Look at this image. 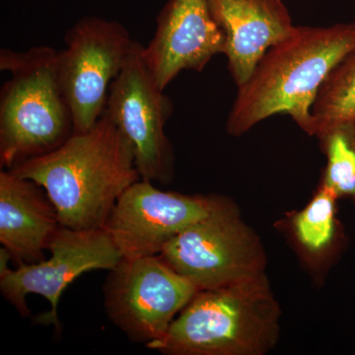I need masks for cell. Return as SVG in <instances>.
<instances>
[{"label":"cell","mask_w":355,"mask_h":355,"mask_svg":"<svg viewBox=\"0 0 355 355\" xmlns=\"http://www.w3.org/2000/svg\"><path fill=\"white\" fill-rule=\"evenodd\" d=\"M8 171L39 184L60 225L77 230L104 227L121 193L141 179L127 140L105 113L87 132Z\"/></svg>","instance_id":"obj_1"},{"label":"cell","mask_w":355,"mask_h":355,"mask_svg":"<svg viewBox=\"0 0 355 355\" xmlns=\"http://www.w3.org/2000/svg\"><path fill=\"white\" fill-rule=\"evenodd\" d=\"M355 49V23L331 27L297 26L266 51L239 86L226 130L241 135L277 114H288L312 135L311 108L331 70Z\"/></svg>","instance_id":"obj_2"},{"label":"cell","mask_w":355,"mask_h":355,"mask_svg":"<svg viewBox=\"0 0 355 355\" xmlns=\"http://www.w3.org/2000/svg\"><path fill=\"white\" fill-rule=\"evenodd\" d=\"M280 310L266 275L197 292L147 349L167 355H259L273 347Z\"/></svg>","instance_id":"obj_3"},{"label":"cell","mask_w":355,"mask_h":355,"mask_svg":"<svg viewBox=\"0 0 355 355\" xmlns=\"http://www.w3.org/2000/svg\"><path fill=\"white\" fill-rule=\"evenodd\" d=\"M58 51L0 50L10 78L0 93V166L9 170L55 150L73 135L71 111L58 83Z\"/></svg>","instance_id":"obj_4"},{"label":"cell","mask_w":355,"mask_h":355,"mask_svg":"<svg viewBox=\"0 0 355 355\" xmlns=\"http://www.w3.org/2000/svg\"><path fill=\"white\" fill-rule=\"evenodd\" d=\"M158 256L198 291L265 275L266 256L258 237L228 202L175 236Z\"/></svg>","instance_id":"obj_5"},{"label":"cell","mask_w":355,"mask_h":355,"mask_svg":"<svg viewBox=\"0 0 355 355\" xmlns=\"http://www.w3.org/2000/svg\"><path fill=\"white\" fill-rule=\"evenodd\" d=\"M135 42L125 26L91 16L77 21L65 34V48L58 51L57 74L74 132H87L104 114L110 88Z\"/></svg>","instance_id":"obj_6"},{"label":"cell","mask_w":355,"mask_h":355,"mask_svg":"<svg viewBox=\"0 0 355 355\" xmlns=\"http://www.w3.org/2000/svg\"><path fill=\"white\" fill-rule=\"evenodd\" d=\"M142 50L144 46L135 41L112 83L104 113L127 140L141 179L167 184L174 174V153L165 125L174 105L154 80Z\"/></svg>","instance_id":"obj_7"},{"label":"cell","mask_w":355,"mask_h":355,"mask_svg":"<svg viewBox=\"0 0 355 355\" xmlns=\"http://www.w3.org/2000/svg\"><path fill=\"white\" fill-rule=\"evenodd\" d=\"M198 291L159 256L121 259L105 282V308L116 328L146 345L164 336Z\"/></svg>","instance_id":"obj_8"},{"label":"cell","mask_w":355,"mask_h":355,"mask_svg":"<svg viewBox=\"0 0 355 355\" xmlns=\"http://www.w3.org/2000/svg\"><path fill=\"white\" fill-rule=\"evenodd\" d=\"M51 257L17 268L0 272V291L3 297L23 317L30 315L27 297L38 294L46 298L51 311L39 318L42 324L60 330L58 303L67 286L83 273L112 270L120 263L121 254L104 229L77 230L60 226L49 245Z\"/></svg>","instance_id":"obj_9"},{"label":"cell","mask_w":355,"mask_h":355,"mask_svg":"<svg viewBox=\"0 0 355 355\" xmlns=\"http://www.w3.org/2000/svg\"><path fill=\"white\" fill-rule=\"evenodd\" d=\"M226 202L159 190L153 182L140 179L121 193L103 229L123 259L158 256L175 236Z\"/></svg>","instance_id":"obj_10"},{"label":"cell","mask_w":355,"mask_h":355,"mask_svg":"<svg viewBox=\"0 0 355 355\" xmlns=\"http://www.w3.org/2000/svg\"><path fill=\"white\" fill-rule=\"evenodd\" d=\"M224 50L225 38L209 0H169L142 55L156 84L164 90L183 70L202 71Z\"/></svg>","instance_id":"obj_11"},{"label":"cell","mask_w":355,"mask_h":355,"mask_svg":"<svg viewBox=\"0 0 355 355\" xmlns=\"http://www.w3.org/2000/svg\"><path fill=\"white\" fill-rule=\"evenodd\" d=\"M209 4L225 38L223 55L238 87L266 51L295 28L282 0H209Z\"/></svg>","instance_id":"obj_12"},{"label":"cell","mask_w":355,"mask_h":355,"mask_svg":"<svg viewBox=\"0 0 355 355\" xmlns=\"http://www.w3.org/2000/svg\"><path fill=\"white\" fill-rule=\"evenodd\" d=\"M57 209L33 180L0 172V243L18 265L44 260L60 227Z\"/></svg>","instance_id":"obj_13"},{"label":"cell","mask_w":355,"mask_h":355,"mask_svg":"<svg viewBox=\"0 0 355 355\" xmlns=\"http://www.w3.org/2000/svg\"><path fill=\"white\" fill-rule=\"evenodd\" d=\"M315 135L327 156L322 184L336 197H355V119L324 125Z\"/></svg>","instance_id":"obj_14"},{"label":"cell","mask_w":355,"mask_h":355,"mask_svg":"<svg viewBox=\"0 0 355 355\" xmlns=\"http://www.w3.org/2000/svg\"><path fill=\"white\" fill-rule=\"evenodd\" d=\"M312 135L324 125L355 119V49L326 77L311 108Z\"/></svg>","instance_id":"obj_15"},{"label":"cell","mask_w":355,"mask_h":355,"mask_svg":"<svg viewBox=\"0 0 355 355\" xmlns=\"http://www.w3.org/2000/svg\"><path fill=\"white\" fill-rule=\"evenodd\" d=\"M336 198L333 191L321 184L309 205L294 219L299 241L311 252L321 251L333 239Z\"/></svg>","instance_id":"obj_16"}]
</instances>
